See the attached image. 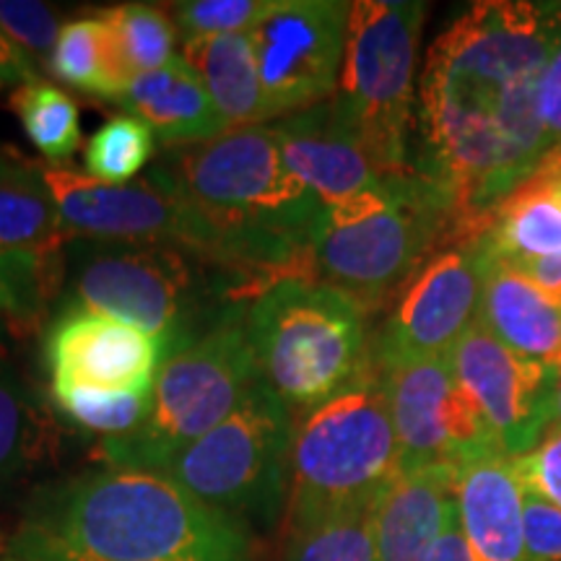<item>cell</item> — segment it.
Wrapping results in <instances>:
<instances>
[{
  "label": "cell",
  "mask_w": 561,
  "mask_h": 561,
  "mask_svg": "<svg viewBox=\"0 0 561 561\" xmlns=\"http://www.w3.org/2000/svg\"><path fill=\"white\" fill-rule=\"evenodd\" d=\"M538 170H543V172H559V174H561V151L549 153V157L543 159V164L538 167Z\"/></svg>",
  "instance_id": "60d3db41"
},
{
  "label": "cell",
  "mask_w": 561,
  "mask_h": 561,
  "mask_svg": "<svg viewBox=\"0 0 561 561\" xmlns=\"http://www.w3.org/2000/svg\"><path fill=\"white\" fill-rule=\"evenodd\" d=\"M286 167L322 203L335 206L382 180L362 144L335 115L333 102H322L297 115L271 123Z\"/></svg>",
  "instance_id": "2e32d148"
},
{
  "label": "cell",
  "mask_w": 561,
  "mask_h": 561,
  "mask_svg": "<svg viewBox=\"0 0 561 561\" xmlns=\"http://www.w3.org/2000/svg\"><path fill=\"white\" fill-rule=\"evenodd\" d=\"M351 3L273 0L250 32L273 121L333 100L339 89Z\"/></svg>",
  "instance_id": "7c38bea8"
},
{
  "label": "cell",
  "mask_w": 561,
  "mask_h": 561,
  "mask_svg": "<svg viewBox=\"0 0 561 561\" xmlns=\"http://www.w3.org/2000/svg\"><path fill=\"white\" fill-rule=\"evenodd\" d=\"M388 390L401 473L507 458L502 442L455 377L450 354L380 367Z\"/></svg>",
  "instance_id": "8fae6325"
},
{
  "label": "cell",
  "mask_w": 561,
  "mask_h": 561,
  "mask_svg": "<svg viewBox=\"0 0 561 561\" xmlns=\"http://www.w3.org/2000/svg\"><path fill=\"white\" fill-rule=\"evenodd\" d=\"M426 3H351L333 110L382 178L413 172V73Z\"/></svg>",
  "instance_id": "52a82bcc"
},
{
  "label": "cell",
  "mask_w": 561,
  "mask_h": 561,
  "mask_svg": "<svg viewBox=\"0 0 561 561\" xmlns=\"http://www.w3.org/2000/svg\"><path fill=\"white\" fill-rule=\"evenodd\" d=\"M273 0H180L172 3V19L185 42L250 34Z\"/></svg>",
  "instance_id": "4dcf8cb0"
},
{
  "label": "cell",
  "mask_w": 561,
  "mask_h": 561,
  "mask_svg": "<svg viewBox=\"0 0 561 561\" xmlns=\"http://www.w3.org/2000/svg\"><path fill=\"white\" fill-rule=\"evenodd\" d=\"M0 87H3V81H0Z\"/></svg>",
  "instance_id": "ee69618b"
},
{
  "label": "cell",
  "mask_w": 561,
  "mask_h": 561,
  "mask_svg": "<svg viewBox=\"0 0 561 561\" xmlns=\"http://www.w3.org/2000/svg\"><path fill=\"white\" fill-rule=\"evenodd\" d=\"M523 530L528 561H561V510L525 489Z\"/></svg>",
  "instance_id": "e575fe53"
},
{
  "label": "cell",
  "mask_w": 561,
  "mask_h": 561,
  "mask_svg": "<svg viewBox=\"0 0 561 561\" xmlns=\"http://www.w3.org/2000/svg\"><path fill=\"white\" fill-rule=\"evenodd\" d=\"M39 172L62 227L76 240L178 248L227 273L221 234L159 170L130 185H107L68 167H39Z\"/></svg>",
  "instance_id": "30bf717a"
},
{
  "label": "cell",
  "mask_w": 561,
  "mask_h": 561,
  "mask_svg": "<svg viewBox=\"0 0 561 561\" xmlns=\"http://www.w3.org/2000/svg\"><path fill=\"white\" fill-rule=\"evenodd\" d=\"M157 153V136L144 121L117 115L89 138L83 167L89 178L107 185H130Z\"/></svg>",
  "instance_id": "83f0119b"
},
{
  "label": "cell",
  "mask_w": 561,
  "mask_h": 561,
  "mask_svg": "<svg viewBox=\"0 0 561 561\" xmlns=\"http://www.w3.org/2000/svg\"><path fill=\"white\" fill-rule=\"evenodd\" d=\"M561 26L559 5L476 3L434 39L419 83V174L479 237L494 210L549 157L538 81Z\"/></svg>",
  "instance_id": "6da1fadb"
},
{
  "label": "cell",
  "mask_w": 561,
  "mask_h": 561,
  "mask_svg": "<svg viewBox=\"0 0 561 561\" xmlns=\"http://www.w3.org/2000/svg\"><path fill=\"white\" fill-rule=\"evenodd\" d=\"M39 79V66L30 58L9 34L0 30V81L3 83H30Z\"/></svg>",
  "instance_id": "74e56055"
},
{
  "label": "cell",
  "mask_w": 561,
  "mask_h": 561,
  "mask_svg": "<svg viewBox=\"0 0 561 561\" xmlns=\"http://www.w3.org/2000/svg\"><path fill=\"white\" fill-rule=\"evenodd\" d=\"M100 19L107 30L117 68L128 81L180 60L174 55L178 53V24H174L172 13L159 5H112L100 13Z\"/></svg>",
  "instance_id": "d4e9b609"
},
{
  "label": "cell",
  "mask_w": 561,
  "mask_h": 561,
  "mask_svg": "<svg viewBox=\"0 0 561 561\" xmlns=\"http://www.w3.org/2000/svg\"><path fill=\"white\" fill-rule=\"evenodd\" d=\"M294 411L257 382L216 430L161 473L237 520L273 523L289 494Z\"/></svg>",
  "instance_id": "9c48e42d"
},
{
  "label": "cell",
  "mask_w": 561,
  "mask_h": 561,
  "mask_svg": "<svg viewBox=\"0 0 561 561\" xmlns=\"http://www.w3.org/2000/svg\"><path fill=\"white\" fill-rule=\"evenodd\" d=\"M3 354H5V346H3V325H0V364H3Z\"/></svg>",
  "instance_id": "b9f144b4"
},
{
  "label": "cell",
  "mask_w": 561,
  "mask_h": 561,
  "mask_svg": "<svg viewBox=\"0 0 561 561\" xmlns=\"http://www.w3.org/2000/svg\"><path fill=\"white\" fill-rule=\"evenodd\" d=\"M458 512L473 561H528L523 486L510 458H486L460 468Z\"/></svg>",
  "instance_id": "d6986e66"
},
{
  "label": "cell",
  "mask_w": 561,
  "mask_h": 561,
  "mask_svg": "<svg viewBox=\"0 0 561 561\" xmlns=\"http://www.w3.org/2000/svg\"><path fill=\"white\" fill-rule=\"evenodd\" d=\"M504 263V261H502ZM530 278L538 289L561 301V255L559 257H533V261L507 263Z\"/></svg>",
  "instance_id": "f35d334b"
},
{
  "label": "cell",
  "mask_w": 561,
  "mask_h": 561,
  "mask_svg": "<svg viewBox=\"0 0 561 561\" xmlns=\"http://www.w3.org/2000/svg\"><path fill=\"white\" fill-rule=\"evenodd\" d=\"M450 210L416 172L382 178L354 198L322 208L312 261L354 301H375L419 271Z\"/></svg>",
  "instance_id": "8992f818"
},
{
  "label": "cell",
  "mask_w": 561,
  "mask_h": 561,
  "mask_svg": "<svg viewBox=\"0 0 561 561\" xmlns=\"http://www.w3.org/2000/svg\"><path fill=\"white\" fill-rule=\"evenodd\" d=\"M47 68L55 79L83 91V94L100 96V100L121 102L125 89L130 87L123 70L117 68L107 30L100 16L62 24Z\"/></svg>",
  "instance_id": "cb8c5ba5"
},
{
  "label": "cell",
  "mask_w": 561,
  "mask_h": 561,
  "mask_svg": "<svg viewBox=\"0 0 561 561\" xmlns=\"http://www.w3.org/2000/svg\"><path fill=\"white\" fill-rule=\"evenodd\" d=\"M121 104L133 117L149 125L161 144L180 149L229 130L198 73L182 58L151 73L136 76L125 89Z\"/></svg>",
  "instance_id": "ffe728a7"
},
{
  "label": "cell",
  "mask_w": 561,
  "mask_h": 561,
  "mask_svg": "<svg viewBox=\"0 0 561 561\" xmlns=\"http://www.w3.org/2000/svg\"><path fill=\"white\" fill-rule=\"evenodd\" d=\"M512 468L525 491L561 510V426L551 424L528 455L512 458Z\"/></svg>",
  "instance_id": "836d02e7"
},
{
  "label": "cell",
  "mask_w": 561,
  "mask_h": 561,
  "mask_svg": "<svg viewBox=\"0 0 561 561\" xmlns=\"http://www.w3.org/2000/svg\"><path fill=\"white\" fill-rule=\"evenodd\" d=\"M11 107L47 167H68L81 146V112L73 96L55 83L37 79L16 87Z\"/></svg>",
  "instance_id": "484cf974"
},
{
  "label": "cell",
  "mask_w": 561,
  "mask_h": 561,
  "mask_svg": "<svg viewBox=\"0 0 561 561\" xmlns=\"http://www.w3.org/2000/svg\"><path fill=\"white\" fill-rule=\"evenodd\" d=\"M244 314L164 359L153 382L149 419L128 437L102 442L100 455L110 466L164 471L244 401L261 382Z\"/></svg>",
  "instance_id": "ba28073f"
},
{
  "label": "cell",
  "mask_w": 561,
  "mask_h": 561,
  "mask_svg": "<svg viewBox=\"0 0 561 561\" xmlns=\"http://www.w3.org/2000/svg\"><path fill=\"white\" fill-rule=\"evenodd\" d=\"M47 424L39 405L16 380L0 375V494L45 450Z\"/></svg>",
  "instance_id": "4316f807"
},
{
  "label": "cell",
  "mask_w": 561,
  "mask_h": 561,
  "mask_svg": "<svg viewBox=\"0 0 561 561\" xmlns=\"http://www.w3.org/2000/svg\"><path fill=\"white\" fill-rule=\"evenodd\" d=\"M50 286L30 265L0 252V312L19 325H32L50 299Z\"/></svg>",
  "instance_id": "d6a6232c"
},
{
  "label": "cell",
  "mask_w": 561,
  "mask_h": 561,
  "mask_svg": "<svg viewBox=\"0 0 561 561\" xmlns=\"http://www.w3.org/2000/svg\"><path fill=\"white\" fill-rule=\"evenodd\" d=\"M455 468L401 473L377 504V561H426L447 504L458 491Z\"/></svg>",
  "instance_id": "44dd1931"
},
{
  "label": "cell",
  "mask_w": 561,
  "mask_h": 561,
  "mask_svg": "<svg viewBox=\"0 0 561 561\" xmlns=\"http://www.w3.org/2000/svg\"><path fill=\"white\" fill-rule=\"evenodd\" d=\"M426 561H473L471 546H468V538H466V533H462V525H460L458 491H455L453 502L447 504L439 536H437V541H434L430 559Z\"/></svg>",
  "instance_id": "8d00e7d4"
},
{
  "label": "cell",
  "mask_w": 561,
  "mask_h": 561,
  "mask_svg": "<svg viewBox=\"0 0 561 561\" xmlns=\"http://www.w3.org/2000/svg\"><path fill=\"white\" fill-rule=\"evenodd\" d=\"M11 551L21 561H252L242 520L172 476L121 466L39 489Z\"/></svg>",
  "instance_id": "7a4b0ae2"
},
{
  "label": "cell",
  "mask_w": 561,
  "mask_h": 561,
  "mask_svg": "<svg viewBox=\"0 0 561 561\" xmlns=\"http://www.w3.org/2000/svg\"><path fill=\"white\" fill-rule=\"evenodd\" d=\"M0 30L16 42L30 58L47 66L62 30L60 13L34 0H0Z\"/></svg>",
  "instance_id": "1f68e13d"
},
{
  "label": "cell",
  "mask_w": 561,
  "mask_h": 561,
  "mask_svg": "<svg viewBox=\"0 0 561 561\" xmlns=\"http://www.w3.org/2000/svg\"><path fill=\"white\" fill-rule=\"evenodd\" d=\"M286 561H377V504L291 533Z\"/></svg>",
  "instance_id": "f1b7e54d"
},
{
  "label": "cell",
  "mask_w": 561,
  "mask_h": 561,
  "mask_svg": "<svg viewBox=\"0 0 561 561\" xmlns=\"http://www.w3.org/2000/svg\"><path fill=\"white\" fill-rule=\"evenodd\" d=\"M479 320L515 354L561 371V301L494 255L483 280Z\"/></svg>",
  "instance_id": "ac0fdd59"
},
{
  "label": "cell",
  "mask_w": 561,
  "mask_h": 561,
  "mask_svg": "<svg viewBox=\"0 0 561 561\" xmlns=\"http://www.w3.org/2000/svg\"><path fill=\"white\" fill-rule=\"evenodd\" d=\"M68 242L39 167L0 153V252L30 265L53 291L62 278Z\"/></svg>",
  "instance_id": "e0dca14e"
},
{
  "label": "cell",
  "mask_w": 561,
  "mask_h": 561,
  "mask_svg": "<svg viewBox=\"0 0 561 561\" xmlns=\"http://www.w3.org/2000/svg\"><path fill=\"white\" fill-rule=\"evenodd\" d=\"M401 476V455L380 367H369L331 401L294 424L289 455L291 533L343 512L380 504Z\"/></svg>",
  "instance_id": "277c9868"
},
{
  "label": "cell",
  "mask_w": 561,
  "mask_h": 561,
  "mask_svg": "<svg viewBox=\"0 0 561 561\" xmlns=\"http://www.w3.org/2000/svg\"><path fill=\"white\" fill-rule=\"evenodd\" d=\"M0 561H21V559H0Z\"/></svg>",
  "instance_id": "7bdbcfd3"
},
{
  "label": "cell",
  "mask_w": 561,
  "mask_h": 561,
  "mask_svg": "<svg viewBox=\"0 0 561 561\" xmlns=\"http://www.w3.org/2000/svg\"><path fill=\"white\" fill-rule=\"evenodd\" d=\"M53 403L83 432L104 439L128 437L149 419L151 392H102L83 388H50Z\"/></svg>",
  "instance_id": "f546056e"
},
{
  "label": "cell",
  "mask_w": 561,
  "mask_h": 561,
  "mask_svg": "<svg viewBox=\"0 0 561 561\" xmlns=\"http://www.w3.org/2000/svg\"><path fill=\"white\" fill-rule=\"evenodd\" d=\"M42 351L50 388L102 392H151L167 359L151 335L81 307H60Z\"/></svg>",
  "instance_id": "9a60e30c"
},
{
  "label": "cell",
  "mask_w": 561,
  "mask_h": 561,
  "mask_svg": "<svg viewBox=\"0 0 561 561\" xmlns=\"http://www.w3.org/2000/svg\"><path fill=\"white\" fill-rule=\"evenodd\" d=\"M551 424L561 426V371H559L557 388H553V401H551Z\"/></svg>",
  "instance_id": "ab89813d"
},
{
  "label": "cell",
  "mask_w": 561,
  "mask_h": 561,
  "mask_svg": "<svg viewBox=\"0 0 561 561\" xmlns=\"http://www.w3.org/2000/svg\"><path fill=\"white\" fill-rule=\"evenodd\" d=\"M261 385L310 411L348 388L367 362L362 305L310 278H286L263 291L244 314Z\"/></svg>",
  "instance_id": "5b68a950"
},
{
  "label": "cell",
  "mask_w": 561,
  "mask_h": 561,
  "mask_svg": "<svg viewBox=\"0 0 561 561\" xmlns=\"http://www.w3.org/2000/svg\"><path fill=\"white\" fill-rule=\"evenodd\" d=\"M491 252L483 234L437 252L413 273L377 346V367L450 354L479 320Z\"/></svg>",
  "instance_id": "4fadbf2b"
},
{
  "label": "cell",
  "mask_w": 561,
  "mask_h": 561,
  "mask_svg": "<svg viewBox=\"0 0 561 561\" xmlns=\"http://www.w3.org/2000/svg\"><path fill=\"white\" fill-rule=\"evenodd\" d=\"M62 280V307L128 322L159 341L167 359L248 312L237 286L219 268L159 244L70 240Z\"/></svg>",
  "instance_id": "3957f363"
},
{
  "label": "cell",
  "mask_w": 561,
  "mask_h": 561,
  "mask_svg": "<svg viewBox=\"0 0 561 561\" xmlns=\"http://www.w3.org/2000/svg\"><path fill=\"white\" fill-rule=\"evenodd\" d=\"M455 377L502 442L507 458L528 455L551 426L559 371L496 341L476 320L450 351Z\"/></svg>",
  "instance_id": "5bb4252c"
},
{
  "label": "cell",
  "mask_w": 561,
  "mask_h": 561,
  "mask_svg": "<svg viewBox=\"0 0 561 561\" xmlns=\"http://www.w3.org/2000/svg\"><path fill=\"white\" fill-rule=\"evenodd\" d=\"M182 60L198 73L227 128H248L273 121L250 34L185 42Z\"/></svg>",
  "instance_id": "7402d4cb"
},
{
  "label": "cell",
  "mask_w": 561,
  "mask_h": 561,
  "mask_svg": "<svg viewBox=\"0 0 561 561\" xmlns=\"http://www.w3.org/2000/svg\"><path fill=\"white\" fill-rule=\"evenodd\" d=\"M483 240L496 261L520 263L561 255V198L549 182L530 178L491 216Z\"/></svg>",
  "instance_id": "603a6c76"
},
{
  "label": "cell",
  "mask_w": 561,
  "mask_h": 561,
  "mask_svg": "<svg viewBox=\"0 0 561 561\" xmlns=\"http://www.w3.org/2000/svg\"><path fill=\"white\" fill-rule=\"evenodd\" d=\"M538 117H541L549 151H561V26L551 45L541 81H538Z\"/></svg>",
  "instance_id": "d590c367"
}]
</instances>
